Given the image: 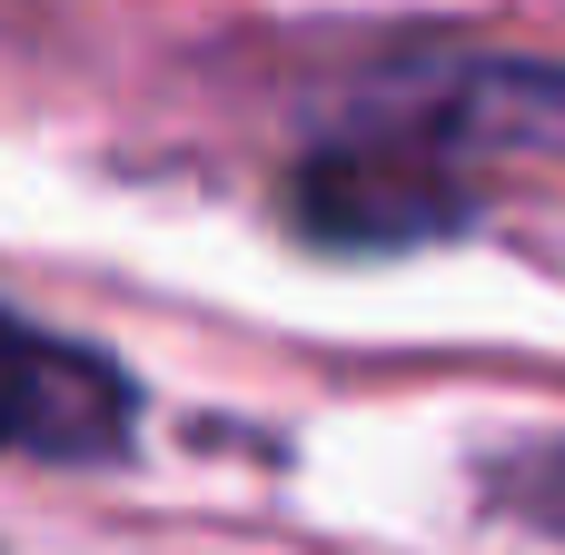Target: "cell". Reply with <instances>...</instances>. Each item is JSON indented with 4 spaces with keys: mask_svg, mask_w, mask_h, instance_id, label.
Here are the masks:
<instances>
[{
    "mask_svg": "<svg viewBox=\"0 0 565 555\" xmlns=\"http://www.w3.org/2000/svg\"><path fill=\"white\" fill-rule=\"evenodd\" d=\"M298 228L328 238V248H427V238H457L477 218V189L447 149H427L417 129L397 119H367L358 139L318 149L288 189Z\"/></svg>",
    "mask_w": 565,
    "mask_h": 555,
    "instance_id": "1",
    "label": "cell"
},
{
    "mask_svg": "<svg viewBox=\"0 0 565 555\" xmlns=\"http://www.w3.org/2000/svg\"><path fill=\"white\" fill-rule=\"evenodd\" d=\"M139 427V387L79 348L50 338L30 318L0 308V457H40V467H109Z\"/></svg>",
    "mask_w": 565,
    "mask_h": 555,
    "instance_id": "2",
    "label": "cell"
}]
</instances>
